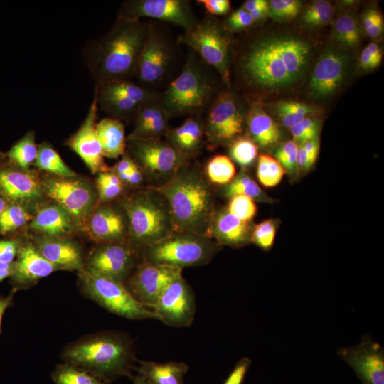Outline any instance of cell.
Returning <instances> with one entry per match:
<instances>
[{
  "label": "cell",
  "instance_id": "1",
  "mask_svg": "<svg viewBox=\"0 0 384 384\" xmlns=\"http://www.w3.org/2000/svg\"><path fill=\"white\" fill-rule=\"evenodd\" d=\"M148 28L149 21L117 16L107 33L87 43L84 61L95 85L134 80Z\"/></svg>",
  "mask_w": 384,
  "mask_h": 384
},
{
  "label": "cell",
  "instance_id": "2",
  "mask_svg": "<svg viewBox=\"0 0 384 384\" xmlns=\"http://www.w3.org/2000/svg\"><path fill=\"white\" fill-rule=\"evenodd\" d=\"M309 44L290 36L260 38L240 57L243 80L249 85L272 89L289 85L299 78L308 63Z\"/></svg>",
  "mask_w": 384,
  "mask_h": 384
},
{
  "label": "cell",
  "instance_id": "3",
  "mask_svg": "<svg viewBox=\"0 0 384 384\" xmlns=\"http://www.w3.org/2000/svg\"><path fill=\"white\" fill-rule=\"evenodd\" d=\"M64 363L108 383L132 375L137 361L133 339L124 331L104 330L82 336L62 351Z\"/></svg>",
  "mask_w": 384,
  "mask_h": 384
},
{
  "label": "cell",
  "instance_id": "4",
  "mask_svg": "<svg viewBox=\"0 0 384 384\" xmlns=\"http://www.w3.org/2000/svg\"><path fill=\"white\" fill-rule=\"evenodd\" d=\"M156 188L169 203L175 231L208 236L217 207L212 184L200 164L190 162L167 183Z\"/></svg>",
  "mask_w": 384,
  "mask_h": 384
},
{
  "label": "cell",
  "instance_id": "5",
  "mask_svg": "<svg viewBox=\"0 0 384 384\" xmlns=\"http://www.w3.org/2000/svg\"><path fill=\"white\" fill-rule=\"evenodd\" d=\"M215 74L218 73L189 49L180 73L159 93V100L170 119L203 116L221 91Z\"/></svg>",
  "mask_w": 384,
  "mask_h": 384
},
{
  "label": "cell",
  "instance_id": "6",
  "mask_svg": "<svg viewBox=\"0 0 384 384\" xmlns=\"http://www.w3.org/2000/svg\"><path fill=\"white\" fill-rule=\"evenodd\" d=\"M129 220V242L142 253L175 231L169 203L156 188L144 186L118 201Z\"/></svg>",
  "mask_w": 384,
  "mask_h": 384
},
{
  "label": "cell",
  "instance_id": "7",
  "mask_svg": "<svg viewBox=\"0 0 384 384\" xmlns=\"http://www.w3.org/2000/svg\"><path fill=\"white\" fill-rule=\"evenodd\" d=\"M167 23L149 21V28L137 68L134 81L142 87L156 92H162L180 73V44Z\"/></svg>",
  "mask_w": 384,
  "mask_h": 384
},
{
  "label": "cell",
  "instance_id": "8",
  "mask_svg": "<svg viewBox=\"0 0 384 384\" xmlns=\"http://www.w3.org/2000/svg\"><path fill=\"white\" fill-rule=\"evenodd\" d=\"M221 249V245L207 235L174 231L146 248L142 258L151 263L169 265L183 270L208 264Z\"/></svg>",
  "mask_w": 384,
  "mask_h": 384
},
{
  "label": "cell",
  "instance_id": "9",
  "mask_svg": "<svg viewBox=\"0 0 384 384\" xmlns=\"http://www.w3.org/2000/svg\"><path fill=\"white\" fill-rule=\"evenodd\" d=\"M227 31L209 14L177 37L178 42L196 53L219 75L223 83L230 86V44Z\"/></svg>",
  "mask_w": 384,
  "mask_h": 384
},
{
  "label": "cell",
  "instance_id": "10",
  "mask_svg": "<svg viewBox=\"0 0 384 384\" xmlns=\"http://www.w3.org/2000/svg\"><path fill=\"white\" fill-rule=\"evenodd\" d=\"M127 153L141 169L146 186L159 188L196 157L182 153L166 140H127Z\"/></svg>",
  "mask_w": 384,
  "mask_h": 384
},
{
  "label": "cell",
  "instance_id": "11",
  "mask_svg": "<svg viewBox=\"0 0 384 384\" xmlns=\"http://www.w3.org/2000/svg\"><path fill=\"white\" fill-rule=\"evenodd\" d=\"M81 294L107 311L132 319H158L151 309L138 302L123 283L90 273L84 269L78 272Z\"/></svg>",
  "mask_w": 384,
  "mask_h": 384
},
{
  "label": "cell",
  "instance_id": "12",
  "mask_svg": "<svg viewBox=\"0 0 384 384\" xmlns=\"http://www.w3.org/2000/svg\"><path fill=\"white\" fill-rule=\"evenodd\" d=\"M203 117L206 146L213 151L242 135L246 115L231 91L221 90Z\"/></svg>",
  "mask_w": 384,
  "mask_h": 384
},
{
  "label": "cell",
  "instance_id": "13",
  "mask_svg": "<svg viewBox=\"0 0 384 384\" xmlns=\"http://www.w3.org/2000/svg\"><path fill=\"white\" fill-rule=\"evenodd\" d=\"M41 185L43 193L66 210L75 225H85L99 202L96 188L76 176L48 177Z\"/></svg>",
  "mask_w": 384,
  "mask_h": 384
},
{
  "label": "cell",
  "instance_id": "14",
  "mask_svg": "<svg viewBox=\"0 0 384 384\" xmlns=\"http://www.w3.org/2000/svg\"><path fill=\"white\" fill-rule=\"evenodd\" d=\"M97 105L110 118L133 121L139 107L158 97L159 92L144 89L134 80H118L95 85Z\"/></svg>",
  "mask_w": 384,
  "mask_h": 384
},
{
  "label": "cell",
  "instance_id": "15",
  "mask_svg": "<svg viewBox=\"0 0 384 384\" xmlns=\"http://www.w3.org/2000/svg\"><path fill=\"white\" fill-rule=\"evenodd\" d=\"M142 258L128 240L97 244L85 260L84 270L124 284Z\"/></svg>",
  "mask_w": 384,
  "mask_h": 384
},
{
  "label": "cell",
  "instance_id": "16",
  "mask_svg": "<svg viewBox=\"0 0 384 384\" xmlns=\"http://www.w3.org/2000/svg\"><path fill=\"white\" fill-rule=\"evenodd\" d=\"M117 16L131 20L150 18L183 31L198 21L188 0H127L122 4Z\"/></svg>",
  "mask_w": 384,
  "mask_h": 384
},
{
  "label": "cell",
  "instance_id": "17",
  "mask_svg": "<svg viewBox=\"0 0 384 384\" xmlns=\"http://www.w3.org/2000/svg\"><path fill=\"white\" fill-rule=\"evenodd\" d=\"M182 271L177 267L151 263L142 258L124 284L138 302L151 310L164 289L182 275Z\"/></svg>",
  "mask_w": 384,
  "mask_h": 384
},
{
  "label": "cell",
  "instance_id": "18",
  "mask_svg": "<svg viewBox=\"0 0 384 384\" xmlns=\"http://www.w3.org/2000/svg\"><path fill=\"white\" fill-rule=\"evenodd\" d=\"M196 308L195 293L181 275L164 289L151 310L166 325L187 327L193 321Z\"/></svg>",
  "mask_w": 384,
  "mask_h": 384
},
{
  "label": "cell",
  "instance_id": "19",
  "mask_svg": "<svg viewBox=\"0 0 384 384\" xmlns=\"http://www.w3.org/2000/svg\"><path fill=\"white\" fill-rule=\"evenodd\" d=\"M337 353L363 384H384V349L370 334L363 335L356 346L339 348Z\"/></svg>",
  "mask_w": 384,
  "mask_h": 384
},
{
  "label": "cell",
  "instance_id": "20",
  "mask_svg": "<svg viewBox=\"0 0 384 384\" xmlns=\"http://www.w3.org/2000/svg\"><path fill=\"white\" fill-rule=\"evenodd\" d=\"M85 225L90 238L97 244L127 241L129 238L128 218L119 202L97 206Z\"/></svg>",
  "mask_w": 384,
  "mask_h": 384
},
{
  "label": "cell",
  "instance_id": "21",
  "mask_svg": "<svg viewBox=\"0 0 384 384\" xmlns=\"http://www.w3.org/2000/svg\"><path fill=\"white\" fill-rule=\"evenodd\" d=\"M98 110L96 90L87 114L82 124L67 141L66 144L84 161L92 174L110 169L105 164L101 145L96 132Z\"/></svg>",
  "mask_w": 384,
  "mask_h": 384
},
{
  "label": "cell",
  "instance_id": "22",
  "mask_svg": "<svg viewBox=\"0 0 384 384\" xmlns=\"http://www.w3.org/2000/svg\"><path fill=\"white\" fill-rule=\"evenodd\" d=\"M348 58L341 51L329 48L318 59L312 72L309 87L312 95L325 97L335 93L343 81Z\"/></svg>",
  "mask_w": 384,
  "mask_h": 384
},
{
  "label": "cell",
  "instance_id": "23",
  "mask_svg": "<svg viewBox=\"0 0 384 384\" xmlns=\"http://www.w3.org/2000/svg\"><path fill=\"white\" fill-rule=\"evenodd\" d=\"M43 193L41 181L31 171L18 168L0 169V196L8 203L26 208L39 201Z\"/></svg>",
  "mask_w": 384,
  "mask_h": 384
},
{
  "label": "cell",
  "instance_id": "24",
  "mask_svg": "<svg viewBox=\"0 0 384 384\" xmlns=\"http://www.w3.org/2000/svg\"><path fill=\"white\" fill-rule=\"evenodd\" d=\"M252 223L243 221L227 207L216 208L211 218L208 236L218 245L240 248L251 242Z\"/></svg>",
  "mask_w": 384,
  "mask_h": 384
},
{
  "label": "cell",
  "instance_id": "25",
  "mask_svg": "<svg viewBox=\"0 0 384 384\" xmlns=\"http://www.w3.org/2000/svg\"><path fill=\"white\" fill-rule=\"evenodd\" d=\"M11 280L14 290L28 289L41 279L61 270L44 258L35 245L26 244L19 248Z\"/></svg>",
  "mask_w": 384,
  "mask_h": 384
},
{
  "label": "cell",
  "instance_id": "26",
  "mask_svg": "<svg viewBox=\"0 0 384 384\" xmlns=\"http://www.w3.org/2000/svg\"><path fill=\"white\" fill-rule=\"evenodd\" d=\"M40 254L61 270H77L84 269L85 260L80 247L65 238L43 237L35 245Z\"/></svg>",
  "mask_w": 384,
  "mask_h": 384
},
{
  "label": "cell",
  "instance_id": "27",
  "mask_svg": "<svg viewBox=\"0 0 384 384\" xmlns=\"http://www.w3.org/2000/svg\"><path fill=\"white\" fill-rule=\"evenodd\" d=\"M164 138L179 151L197 156L206 146L203 117L189 116L181 125L170 128Z\"/></svg>",
  "mask_w": 384,
  "mask_h": 384
},
{
  "label": "cell",
  "instance_id": "28",
  "mask_svg": "<svg viewBox=\"0 0 384 384\" xmlns=\"http://www.w3.org/2000/svg\"><path fill=\"white\" fill-rule=\"evenodd\" d=\"M75 225L69 213L55 203L40 208L32 218L30 228L43 237L63 238L73 233Z\"/></svg>",
  "mask_w": 384,
  "mask_h": 384
},
{
  "label": "cell",
  "instance_id": "29",
  "mask_svg": "<svg viewBox=\"0 0 384 384\" xmlns=\"http://www.w3.org/2000/svg\"><path fill=\"white\" fill-rule=\"evenodd\" d=\"M248 137L257 146L266 148L277 143L281 136L274 121L257 102H252L246 115Z\"/></svg>",
  "mask_w": 384,
  "mask_h": 384
},
{
  "label": "cell",
  "instance_id": "30",
  "mask_svg": "<svg viewBox=\"0 0 384 384\" xmlns=\"http://www.w3.org/2000/svg\"><path fill=\"white\" fill-rule=\"evenodd\" d=\"M135 367L137 374L149 384H183V377L188 370L184 362L170 361L159 363L151 361H138Z\"/></svg>",
  "mask_w": 384,
  "mask_h": 384
},
{
  "label": "cell",
  "instance_id": "31",
  "mask_svg": "<svg viewBox=\"0 0 384 384\" xmlns=\"http://www.w3.org/2000/svg\"><path fill=\"white\" fill-rule=\"evenodd\" d=\"M96 132L104 156L117 159L126 152L127 138L123 122L104 118L96 123Z\"/></svg>",
  "mask_w": 384,
  "mask_h": 384
},
{
  "label": "cell",
  "instance_id": "32",
  "mask_svg": "<svg viewBox=\"0 0 384 384\" xmlns=\"http://www.w3.org/2000/svg\"><path fill=\"white\" fill-rule=\"evenodd\" d=\"M223 195L230 198L244 196L255 201H267L268 198L249 173L242 169L233 179L223 188Z\"/></svg>",
  "mask_w": 384,
  "mask_h": 384
},
{
  "label": "cell",
  "instance_id": "33",
  "mask_svg": "<svg viewBox=\"0 0 384 384\" xmlns=\"http://www.w3.org/2000/svg\"><path fill=\"white\" fill-rule=\"evenodd\" d=\"M35 139V132L30 130L9 150L7 157L17 168L28 171L35 163L38 154Z\"/></svg>",
  "mask_w": 384,
  "mask_h": 384
},
{
  "label": "cell",
  "instance_id": "34",
  "mask_svg": "<svg viewBox=\"0 0 384 384\" xmlns=\"http://www.w3.org/2000/svg\"><path fill=\"white\" fill-rule=\"evenodd\" d=\"M35 165L40 169L60 177H73L76 174L63 161L60 154L48 142L38 146Z\"/></svg>",
  "mask_w": 384,
  "mask_h": 384
},
{
  "label": "cell",
  "instance_id": "35",
  "mask_svg": "<svg viewBox=\"0 0 384 384\" xmlns=\"http://www.w3.org/2000/svg\"><path fill=\"white\" fill-rule=\"evenodd\" d=\"M51 378L55 384H111L67 363L57 365Z\"/></svg>",
  "mask_w": 384,
  "mask_h": 384
},
{
  "label": "cell",
  "instance_id": "36",
  "mask_svg": "<svg viewBox=\"0 0 384 384\" xmlns=\"http://www.w3.org/2000/svg\"><path fill=\"white\" fill-rule=\"evenodd\" d=\"M205 174L210 183L225 185L235 176V167L227 156L218 154L211 158L204 169Z\"/></svg>",
  "mask_w": 384,
  "mask_h": 384
},
{
  "label": "cell",
  "instance_id": "37",
  "mask_svg": "<svg viewBox=\"0 0 384 384\" xmlns=\"http://www.w3.org/2000/svg\"><path fill=\"white\" fill-rule=\"evenodd\" d=\"M125 186L118 176L110 169L98 173L96 190L99 202L109 203L121 198L124 194Z\"/></svg>",
  "mask_w": 384,
  "mask_h": 384
},
{
  "label": "cell",
  "instance_id": "38",
  "mask_svg": "<svg viewBox=\"0 0 384 384\" xmlns=\"http://www.w3.org/2000/svg\"><path fill=\"white\" fill-rule=\"evenodd\" d=\"M335 38L347 47H355L361 41V33L353 16L345 14L336 19L333 25Z\"/></svg>",
  "mask_w": 384,
  "mask_h": 384
},
{
  "label": "cell",
  "instance_id": "39",
  "mask_svg": "<svg viewBox=\"0 0 384 384\" xmlns=\"http://www.w3.org/2000/svg\"><path fill=\"white\" fill-rule=\"evenodd\" d=\"M285 171L275 159L269 155L261 154L258 157L257 176L265 187L276 186L282 181Z\"/></svg>",
  "mask_w": 384,
  "mask_h": 384
},
{
  "label": "cell",
  "instance_id": "40",
  "mask_svg": "<svg viewBox=\"0 0 384 384\" xmlns=\"http://www.w3.org/2000/svg\"><path fill=\"white\" fill-rule=\"evenodd\" d=\"M257 151L258 146L247 135H242L229 144L230 159L244 169L254 163Z\"/></svg>",
  "mask_w": 384,
  "mask_h": 384
},
{
  "label": "cell",
  "instance_id": "41",
  "mask_svg": "<svg viewBox=\"0 0 384 384\" xmlns=\"http://www.w3.org/2000/svg\"><path fill=\"white\" fill-rule=\"evenodd\" d=\"M32 218L26 207L8 203L0 214V234H6L23 227Z\"/></svg>",
  "mask_w": 384,
  "mask_h": 384
},
{
  "label": "cell",
  "instance_id": "42",
  "mask_svg": "<svg viewBox=\"0 0 384 384\" xmlns=\"http://www.w3.org/2000/svg\"><path fill=\"white\" fill-rule=\"evenodd\" d=\"M277 110L284 127L291 129L308 115L317 112L309 105L297 102H281L277 105Z\"/></svg>",
  "mask_w": 384,
  "mask_h": 384
},
{
  "label": "cell",
  "instance_id": "43",
  "mask_svg": "<svg viewBox=\"0 0 384 384\" xmlns=\"http://www.w3.org/2000/svg\"><path fill=\"white\" fill-rule=\"evenodd\" d=\"M334 15L333 7L325 0L313 1L305 10L302 21L309 26L319 27L330 22Z\"/></svg>",
  "mask_w": 384,
  "mask_h": 384
},
{
  "label": "cell",
  "instance_id": "44",
  "mask_svg": "<svg viewBox=\"0 0 384 384\" xmlns=\"http://www.w3.org/2000/svg\"><path fill=\"white\" fill-rule=\"evenodd\" d=\"M276 231L275 221L272 219L265 220L253 227L251 242L264 250H269L274 244Z\"/></svg>",
  "mask_w": 384,
  "mask_h": 384
},
{
  "label": "cell",
  "instance_id": "45",
  "mask_svg": "<svg viewBox=\"0 0 384 384\" xmlns=\"http://www.w3.org/2000/svg\"><path fill=\"white\" fill-rule=\"evenodd\" d=\"M226 207L230 213L246 222L252 221L257 211L255 201L244 196H233Z\"/></svg>",
  "mask_w": 384,
  "mask_h": 384
},
{
  "label": "cell",
  "instance_id": "46",
  "mask_svg": "<svg viewBox=\"0 0 384 384\" xmlns=\"http://www.w3.org/2000/svg\"><path fill=\"white\" fill-rule=\"evenodd\" d=\"M302 4L297 0H271L269 1L270 15L278 20L291 19L299 13Z\"/></svg>",
  "mask_w": 384,
  "mask_h": 384
},
{
  "label": "cell",
  "instance_id": "47",
  "mask_svg": "<svg viewBox=\"0 0 384 384\" xmlns=\"http://www.w3.org/2000/svg\"><path fill=\"white\" fill-rule=\"evenodd\" d=\"M298 146L294 141H288L281 145L275 152L276 159L285 171L293 173L297 167Z\"/></svg>",
  "mask_w": 384,
  "mask_h": 384
},
{
  "label": "cell",
  "instance_id": "48",
  "mask_svg": "<svg viewBox=\"0 0 384 384\" xmlns=\"http://www.w3.org/2000/svg\"><path fill=\"white\" fill-rule=\"evenodd\" d=\"M290 130L294 140L303 144L318 137L319 123L316 119L306 117L292 127Z\"/></svg>",
  "mask_w": 384,
  "mask_h": 384
},
{
  "label": "cell",
  "instance_id": "49",
  "mask_svg": "<svg viewBox=\"0 0 384 384\" xmlns=\"http://www.w3.org/2000/svg\"><path fill=\"white\" fill-rule=\"evenodd\" d=\"M363 26L366 34L372 38H377L383 32L384 23L381 14L375 9H370L363 14Z\"/></svg>",
  "mask_w": 384,
  "mask_h": 384
},
{
  "label": "cell",
  "instance_id": "50",
  "mask_svg": "<svg viewBox=\"0 0 384 384\" xmlns=\"http://www.w3.org/2000/svg\"><path fill=\"white\" fill-rule=\"evenodd\" d=\"M250 14L242 7L233 11L223 22L227 31H238L249 28L254 23Z\"/></svg>",
  "mask_w": 384,
  "mask_h": 384
},
{
  "label": "cell",
  "instance_id": "51",
  "mask_svg": "<svg viewBox=\"0 0 384 384\" xmlns=\"http://www.w3.org/2000/svg\"><path fill=\"white\" fill-rule=\"evenodd\" d=\"M382 60L379 46L375 43L368 44L360 56V66L363 70H371L378 67Z\"/></svg>",
  "mask_w": 384,
  "mask_h": 384
},
{
  "label": "cell",
  "instance_id": "52",
  "mask_svg": "<svg viewBox=\"0 0 384 384\" xmlns=\"http://www.w3.org/2000/svg\"><path fill=\"white\" fill-rule=\"evenodd\" d=\"M251 363L247 357L240 358L223 384H242Z\"/></svg>",
  "mask_w": 384,
  "mask_h": 384
},
{
  "label": "cell",
  "instance_id": "53",
  "mask_svg": "<svg viewBox=\"0 0 384 384\" xmlns=\"http://www.w3.org/2000/svg\"><path fill=\"white\" fill-rule=\"evenodd\" d=\"M117 176L125 186H128L133 189L146 186V178L144 174L137 164L130 171L120 174Z\"/></svg>",
  "mask_w": 384,
  "mask_h": 384
},
{
  "label": "cell",
  "instance_id": "54",
  "mask_svg": "<svg viewBox=\"0 0 384 384\" xmlns=\"http://www.w3.org/2000/svg\"><path fill=\"white\" fill-rule=\"evenodd\" d=\"M196 2L201 4L208 14L210 16H223L231 9L229 0H198Z\"/></svg>",
  "mask_w": 384,
  "mask_h": 384
},
{
  "label": "cell",
  "instance_id": "55",
  "mask_svg": "<svg viewBox=\"0 0 384 384\" xmlns=\"http://www.w3.org/2000/svg\"><path fill=\"white\" fill-rule=\"evenodd\" d=\"M19 250L18 243L14 240H0V262H14Z\"/></svg>",
  "mask_w": 384,
  "mask_h": 384
},
{
  "label": "cell",
  "instance_id": "56",
  "mask_svg": "<svg viewBox=\"0 0 384 384\" xmlns=\"http://www.w3.org/2000/svg\"><path fill=\"white\" fill-rule=\"evenodd\" d=\"M135 165V162L126 151V152L122 155V159L119 160L115 164V165L110 169L114 174L119 175L120 174L127 173L130 171Z\"/></svg>",
  "mask_w": 384,
  "mask_h": 384
},
{
  "label": "cell",
  "instance_id": "57",
  "mask_svg": "<svg viewBox=\"0 0 384 384\" xmlns=\"http://www.w3.org/2000/svg\"><path fill=\"white\" fill-rule=\"evenodd\" d=\"M314 162L311 159L302 144L298 146L297 154V167L298 169L306 171L309 170Z\"/></svg>",
  "mask_w": 384,
  "mask_h": 384
},
{
  "label": "cell",
  "instance_id": "58",
  "mask_svg": "<svg viewBox=\"0 0 384 384\" xmlns=\"http://www.w3.org/2000/svg\"><path fill=\"white\" fill-rule=\"evenodd\" d=\"M302 144L311 159L315 162L319 151V140L318 137L306 141Z\"/></svg>",
  "mask_w": 384,
  "mask_h": 384
},
{
  "label": "cell",
  "instance_id": "59",
  "mask_svg": "<svg viewBox=\"0 0 384 384\" xmlns=\"http://www.w3.org/2000/svg\"><path fill=\"white\" fill-rule=\"evenodd\" d=\"M16 290H13L8 296L0 299V333L3 316L6 309L12 304Z\"/></svg>",
  "mask_w": 384,
  "mask_h": 384
},
{
  "label": "cell",
  "instance_id": "60",
  "mask_svg": "<svg viewBox=\"0 0 384 384\" xmlns=\"http://www.w3.org/2000/svg\"><path fill=\"white\" fill-rule=\"evenodd\" d=\"M268 4L269 1L266 0H247L244 2L242 8L249 13H251Z\"/></svg>",
  "mask_w": 384,
  "mask_h": 384
},
{
  "label": "cell",
  "instance_id": "61",
  "mask_svg": "<svg viewBox=\"0 0 384 384\" xmlns=\"http://www.w3.org/2000/svg\"><path fill=\"white\" fill-rule=\"evenodd\" d=\"M15 263H4L0 262V282L7 278L8 277H11L14 271Z\"/></svg>",
  "mask_w": 384,
  "mask_h": 384
},
{
  "label": "cell",
  "instance_id": "62",
  "mask_svg": "<svg viewBox=\"0 0 384 384\" xmlns=\"http://www.w3.org/2000/svg\"><path fill=\"white\" fill-rule=\"evenodd\" d=\"M130 378L132 379L133 384H149L144 378H143L139 374L136 375H131Z\"/></svg>",
  "mask_w": 384,
  "mask_h": 384
},
{
  "label": "cell",
  "instance_id": "63",
  "mask_svg": "<svg viewBox=\"0 0 384 384\" xmlns=\"http://www.w3.org/2000/svg\"><path fill=\"white\" fill-rule=\"evenodd\" d=\"M7 204L8 203L6 201V200L0 196V214L2 213Z\"/></svg>",
  "mask_w": 384,
  "mask_h": 384
},
{
  "label": "cell",
  "instance_id": "64",
  "mask_svg": "<svg viewBox=\"0 0 384 384\" xmlns=\"http://www.w3.org/2000/svg\"><path fill=\"white\" fill-rule=\"evenodd\" d=\"M4 157H5V155L0 151V163L2 161Z\"/></svg>",
  "mask_w": 384,
  "mask_h": 384
}]
</instances>
